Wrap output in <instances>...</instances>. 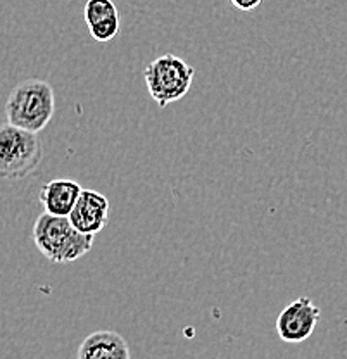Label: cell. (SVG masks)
<instances>
[{"instance_id":"obj_4","label":"cell","mask_w":347,"mask_h":359,"mask_svg":"<svg viewBox=\"0 0 347 359\" xmlns=\"http://www.w3.org/2000/svg\"><path fill=\"white\" fill-rule=\"evenodd\" d=\"M196 69L175 54L159 55L144 71L145 85L159 107L184 99L192 87Z\"/></svg>"},{"instance_id":"obj_9","label":"cell","mask_w":347,"mask_h":359,"mask_svg":"<svg viewBox=\"0 0 347 359\" xmlns=\"http://www.w3.org/2000/svg\"><path fill=\"white\" fill-rule=\"evenodd\" d=\"M80 183L74 180L59 178L52 180L40 189L39 201L42 202L46 212L55 216H69L81 194Z\"/></svg>"},{"instance_id":"obj_7","label":"cell","mask_w":347,"mask_h":359,"mask_svg":"<svg viewBox=\"0 0 347 359\" xmlns=\"http://www.w3.org/2000/svg\"><path fill=\"white\" fill-rule=\"evenodd\" d=\"M83 16L95 42H111L119 33V14L113 0H87Z\"/></svg>"},{"instance_id":"obj_2","label":"cell","mask_w":347,"mask_h":359,"mask_svg":"<svg viewBox=\"0 0 347 359\" xmlns=\"http://www.w3.org/2000/svg\"><path fill=\"white\" fill-rule=\"evenodd\" d=\"M55 112L54 88L43 80H25L11 90L6 102L7 123L39 133L50 123Z\"/></svg>"},{"instance_id":"obj_1","label":"cell","mask_w":347,"mask_h":359,"mask_svg":"<svg viewBox=\"0 0 347 359\" xmlns=\"http://www.w3.org/2000/svg\"><path fill=\"white\" fill-rule=\"evenodd\" d=\"M95 235L81 233L71 223L69 216H55L43 212L33 226V241L36 249L50 263H74L92 250Z\"/></svg>"},{"instance_id":"obj_5","label":"cell","mask_w":347,"mask_h":359,"mask_svg":"<svg viewBox=\"0 0 347 359\" xmlns=\"http://www.w3.org/2000/svg\"><path fill=\"white\" fill-rule=\"evenodd\" d=\"M320 316H322V311H320L318 306L309 297L302 295V297L290 302L278 314L277 325H275L277 327V334L283 342H304L315 332Z\"/></svg>"},{"instance_id":"obj_10","label":"cell","mask_w":347,"mask_h":359,"mask_svg":"<svg viewBox=\"0 0 347 359\" xmlns=\"http://www.w3.org/2000/svg\"><path fill=\"white\" fill-rule=\"evenodd\" d=\"M230 2L235 9L249 13V11H254L257 6H261V2H263V0H230Z\"/></svg>"},{"instance_id":"obj_3","label":"cell","mask_w":347,"mask_h":359,"mask_svg":"<svg viewBox=\"0 0 347 359\" xmlns=\"http://www.w3.org/2000/svg\"><path fill=\"white\" fill-rule=\"evenodd\" d=\"M42 142L36 133L6 123L0 125V178L23 180L40 166Z\"/></svg>"},{"instance_id":"obj_8","label":"cell","mask_w":347,"mask_h":359,"mask_svg":"<svg viewBox=\"0 0 347 359\" xmlns=\"http://www.w3.org/2000/svg\"><path fill=\"white\" fill-rule=\"evenodd\" d=\"M76 359H132L126 340L118 332L99 330L85 337Z\"/></svg>"},{"instance_id":"obj_6","label":"cell","mask_w":347,"mask_h":359,"mask_svg":"<svg viewBox=\"0 0 347 359\" xmlns=\"http://www.w3.org/2000/svg\"><path fill=\"white\" fill-rule=\"evenodd\" d=\"M109 218V201L95 190H81L69 219L81 233L97 235L107 224Z\"/></svg>"}]
</instances>
